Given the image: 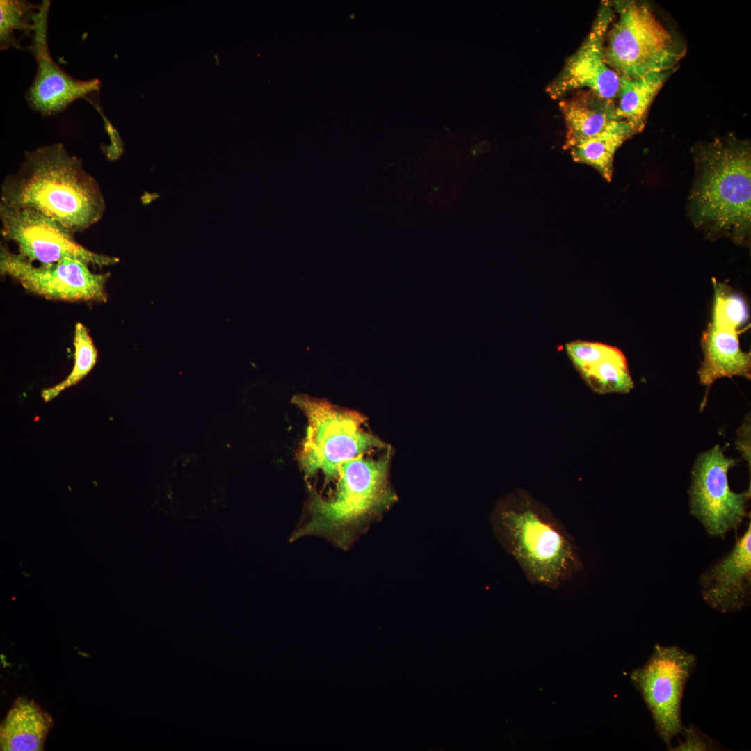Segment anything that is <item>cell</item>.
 <instances>
[{
  "label": "cell",
  "instance_id": "ba28073f",
  "mask_svg": "<svg viewBox=\"0 0 751 751\" xmlns=\"http://www.w3.org/2000/svg\"><path fill=\"white\" fill-rule=\"evenodd\" d=\"M0 218L3 236L15 242L19 255L31 263L48 264L70 259L87 265L108 266L119 261L118 257L84 248L74 240L73 232L38 210L0 204Z\"/></svg>",
  "mask_w": 751,
  "mask_h": 751
},
{
  "label": "cell",
  "instance_id": "4fadbf2b",
  "mask_svg": "<svg viewBox=\"0 0 751 751\" xmlns=\"http://www.w3.org/2000/svg\"><path fill=\"white\" fill-rule=\"evenodd\" d=\"M704 602L722 613L741 611L747 606L751 588V524L732 551L700 576Z\"/></svg>",
  "mask_w": 751,
  "mask_h": 751
},
{
  "label": "cell",
  "instance_id": "2e32d148",
  "mask_svg": "<svg viewBox=\"0 0 751 751\" xmlns=\"http://www.w3.org/2000/svg\"><path fill=\"white\" fill-rule=\"evenodd\" d=\"M52 727L51 716L33 700L18 697L1 724V750H43Z\"/></svg>",
  "mask_w": 751,
  "mask_h": 751
},
{
  "label": "cell",
  "instance_id": "9a60e30c",
  "mask_svg": "<svg viewBox=\"0 0 751 751\" xmlns=\"http://www.w3.org/2000/svg\"><path fill=\"white\" fill-rule=\"evenodd\" d=\"M559 106L566 125L565 149L570 150L621 120L614 100L602 98L589 90L562 100Z\"/></svg>",
  "mask_w": 751,
  "mask_h": 751
},
{
  "label": "cell",
  "instance_id": "7c38bea8",
  "mask_svg": "<svg viewBox=\"0 0 751 751\" xmlns=\"http://www.w3.org/2000/svg\"><path fill=\"white\" fill-rule=\"evenodd\" d=\"M49 6V1H42L36 17L31 50L37 69L25 96L31 108L45 116L61 112L73 102L98 92L101 86L97 79L83 81L72 77L51 58L47 42Z\"/></svg>",
  "mask_w": 751,
  "mask_h": 751
},
{
  "label": "cell",
  "instance_id": "30bf717a",
  "mask_svg": "<svg viewBox=\"0 0 751 751\" xmlns=\"http://www.w3.org/2000/svg\"><path fill=\"white\" fill-rule=\"evenodd\" d=\"M0 271L28 291L45 298L68 302H106L109 273H95L88 265L65 259L35 266L19 254L1 246Z\"/></svg>",
  "mask_w": 751,
  "mask_h": 751
},
{
  "label": "cell",
  "instance_id": "e0dca14e",
  "mask_svg": "<svg viewBox=\"0 0 751 751\" xmlns=\"http://www.w3.org/2000/svg\"><path fill=\"white\" fill-rule=\"evenodd\" d=\"M675 71L652 72L635 78L620 76L616 96L618 118L631 123L638 133L641 132L653 101Z\"/></svg>",
  "mask_w": 751,
  "mask_h": 751
},
{
  "label": "cell",
  "instance_id": "8fae6325",
  "mask_svg": "<svg viewBox=\"0 0 751 751\" xmlns=\"http://www.w3.org/2000/svg\"><path fill=\"white\" fill-rule=\"evenodd\" d=\"M614 17L611 3L603 2L582 45L547 86V92L551 98L558 99L583 88L606 99L616 98L620 76L606 64L604 55L606 35Z\"/></svg>",
  "mask_w": 751,
  "mask_h": 751
},
{
  "label": "cell",
  "instance_id": "3957f363",
  "mask_svg": "<svg viewBox=\"0 0 751 751\" xmlns=\"http://www.w3.org/2000/svg\"><path fill=\"white\" fill-rule=\"evenodd\" d=\"M390 453L388 448L378 456L367 453L343 462L332 496L310 494L306 519L291 541L316 535L348 549L360 528L395 501L388 481Z\"/></svg>",
  "mask_w": 751,
  "mask_h": 751
},
{
  "label": "cell",
  "instance_id": "7402d4cb",
  "mask_svg": "<svg viewBox=\"0 0 751 751\" xmlns=\"http://www.w3.org/2000/svg\"><path fill=\"white\" fill-rule=\"evenodd\" d=\"M681 734L684 740L679 741L678 745L671 747V751H714L723 750V746L711 738L694 725L683 727Z\"/></svg>",
  "mask_w": 751,
  "mask_h": 751
},
{
  "label": "cell",
  "instance_id": "52a82bcc",
  "mask_svg": "<svg viewBox=\"0 0 751 751\" xmlns=\"http://www.w3.org/2000/svg\"><path fill=\"white\" fill-rule=\"evenodd\" d=\"M696 665L697 657L693 654L676 645L656 643L647 661L630 675L668 750L684 727L681 718L683 693Z\"/></svg>",
  "mask_w": 751,
  "mask_h": 751
},
{
  "label": "cell",
  "instance_id": "d6986e66",
  "mask_svg": "<svg viewBox=\"0 0 751 751\" xmlns=\"http://www.w3.org/2000/svg\"><path fill=\"white\" fill-rule=\"evenodd\" d=\"M586 383L595 392L627 394L633 388L627 359L616 347L578 369Z\"/></svg>",
  "mask_w": 751,
  "mask_h": 751
},
{
  "label": "cell",
  "instance_id": "8992f818",
  "mask_svg": "<svg viewBox=\"0 0 751 751\" xmlns=\"http://www.w3.org/2000/svg\"><path fill=\"white\" fill-rule=\"evenodd\" d=\"M617 14L605 40L606 64L620 76L635 78L652 72L675 70L686 45L644 1L611 3Z\"/></svg>",
  "mask_w": 751,
  "mask_h": 751
},
{
  "label": "cell",
  "instance_id": "44dd1931",
  "mask_svg": "<svg viewBox=\"0 0 751 751\" xmlns=\"http://www.w3.org/2000/svg\"><path fill=\"white\" fill-rule=\"evenodd\" d=\"M74 364L70 375L62 382L52 387L43 389L42 397L48 402L56 397L61 391L76 385L92 369L97 359V350L88 329L81 323L75 327Z\"/></svg>",
  "mask_w": 751,
  "mask_h": 751
},
{
  "label": "cell",
  "instance_id": "ac0fdd59",
  "mask_svg": "<svg viewBox=\"0 0 751 751\" xmlns=\"http://www.w3.org/2000/svg\"><path fill=\"white\" fill-rule=\"evenodd\" d=\"M636 134L637 131L629 122L615 120L602 132L572 147L571 156L575 162L596 169L606 181L610 182L616 151Z\"/></svg>",
  "mask_w": 751,
  "mask_h": 751
},
{
  "label": "cell",
  "instance_id": "9c48e42d",
  "mask_svg": "<svg viewBox=\"0 0 751 751\" xmlns=\"http://www.w3.org/2000/svg\"><path fill=\"white\" fill-rule=\"evenodd\" d=\"M735 465L736 460L727 458L716 445L700 455L693 467L688 491L690 511L710 535L724 538L746 515L750 490L736 493L728 483V471Z\"/></svg>",
  "mask_w": 751,
  "mask_h": 751
},
{
  "label": "cell",
  "instance_id": "603a6c76",
  "mask_svg": "<svg viewBox=\"0 0 751 751\" xmlns=\"http://www.w3.org/2000/svg\"><path fill=\"white\" fill-rule=\"evenodd\" d=\"M750 421L745 422L743 426L741 428V430L742 431L739 436V439L741 440V442H738L737 443L738 444V446L740 447L739 449L741 450V451H743V455L749 462L750 461Z\"/></svg>",
  "mask_w": 751,
  "mask_h": 751
},
{
  "label": "cell",
  "instance_id": "5b68a950",
  "mask_svg": "<svg viewBox=\"0 0 751 751\" xmlns=\"http://www.w3.org/2000/svg\"><path fill=\"white\" fill-rule=\"evenodd\" d=\"M293 402L307 421L298 454L307 480L320 474L325 481L336 480L343 462L387 447L366 430V419L357 412L307 395L296 396Z\"/></svg>",
  "mask_w": 751,
  "mask_h": 751
},
{
  "label": "cell",
  "instance_id": "6da1fadb",
  "mask_svg": "<svg viewBox=\"0 0 751 751\" xmlns=\"http://www.w3.org/2000/svg\"><path fill=\"white\" fill-rule=\"evenodd\" d=\"M695 177L688 200L693 225L709 239L748 245L751 233V147L729 134L693 148Z\"/></svg>",
  "mask_w": 751,
  "mask_h": 751
},
{
  "label": "cell",
  "instance_id": "5bb4252c",
  "mask_svg": "<svg viewBox=\"0 0 751 751\" xmlns=\"http://www.w3.org/2000/svg\"><path fill=\"white\" fill-rule=\"evenodd\" d=\"M743 324L713 309L711 321L701 340L703 361L698 375L702 385L709 387L724 377L750 379V354L741 350L738 338Z\"/></svg>",
  "mask_w": 751,
  "mask_h": 751
},
{
  "label": "cell",
  "instance_id": "ffe728a7",
  "mask_svg": "<svg viewBox=\"0 0 751 751\" xmlns=\"http://www.w3.org/2000/svg\"><path fill=\"white\" fill-rule=\"evenodd\" d=\"M40 5L24 0L0 1V47L19 49L17 35L33 36Z\"/></svg>",
  "mask_w": 751,
  "mask_h": 751
},
{
  "label": "cell",
  "instance_id": "277c9868",
  "mask_svg": "<svg viewBox=\"0 0 751 751\" xmlns=\"http://www.w3.org/2000/svg\"><path fill=\"white\" fill-rule=\"evenodd\" d=\"M497 519L507 549L531 583L557 589L582 570L574 538L526 490H518L501 506Z\"/></svg>",
  "mask_w": 751,
  "mask_h": 751
},
{
  "label": "cell",
  "instance_id": "7a4b0ae2",
  "mask_svg": "<svg viewBox=\"0 0 751 751\" xmlns=\"http://www.w3.org/2000/svg\"><path fill=\"white\" fill-rule=\"evenodd\" d=\"M1 204L38 210L74 233L97 223L105 211L97 181L60 143L25 154L17 172L2 184Z\"/></svg>",
  "mask_w": 751,
  "mask_h": 751
}]
</instances>
